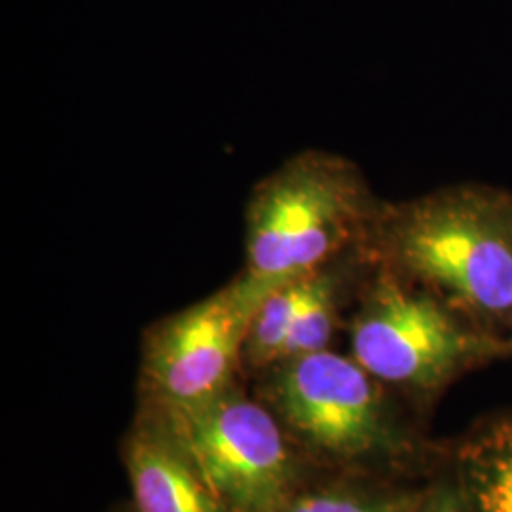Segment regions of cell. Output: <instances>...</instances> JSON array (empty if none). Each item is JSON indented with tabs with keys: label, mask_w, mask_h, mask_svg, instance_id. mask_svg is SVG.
Here are the masks:
<instances>
[{
	"label": "cell",
	"mask_w": 512,
	"mask_h": 512,
	"mask_svg": "<svg viewBox=\"0 0 512 512\" xmlns=\"http://www.w3.org/2000/svg\"><path fill=\"white\" fill-rule=\"evenodd\" d=\"M365 256L476 323L512 325V192L444 186L382 203Z\"/></svg>",
	"instance_id": "cell-1"
},
{
	"label": "cell",
	"mask_w": 512,
	"mask_h": 512,
	"mask_svg": "<svg viewBox=\"0 0 512 512\" xmlns=\"http://www.w3.org/2000/svg\"><path fill=\"white\" fill-rule=\"evenodd\" d=\"M382 203L359 165L340 154L304 150L289 158L247 203L241 291L258 308L279 287L365 253Z\"/></svg>",
	"instance_id": "cell-2"
},
{
	"label": "cell",
	"mask_w": 512,
	"mask_h": 512,
	"mask_svg": "<svg viewBox=\"0 0 512 512\" xmlns=\"http://www.w3.org/2000/svg\"><path fill=\"white\" fill-rule=\"evenodd\" d=\"M230 512H277L302 486V459L274 412L236 385L207 403H147Z\"/></svg>",
	"instance_id": "cell-3"
},
{
	"label": "cell",
	"mask_w": 512,
	"mask_h": 512,
	"mask_svg": "<svg viewBox=\"0 0 512 512\" xmlns=\"http://www.w3.org/2000/svg\"><path fill=\"white\" fill-rule=\"evenodd\" d=\"M370 264L376 272L351 323V357L372 378L433 389L505 349L439 296Z\"/></svg>",
	"instance_id": "cell-4"
},
{
	"label": "cell",
	"mask_w": 512,
	"mask_h": 512,
	"mask_svg": "<svg viewBox=\"0 0 512 512\" xmlns=\"http://www.w3.org/2000/svg\"><path fill=\"white\" fill-rule=\"evenodd\" d=\"M374 380L353 357L325 349L268 368L258 399L302 454L355 463L401 448Z\"/></svg>",
	"instance_id": "cell-5"
},
{
	"label": "cell",
	"mask_w": 512,
	"mask_h": 512,
	"mask_svg": "<svg viewBox=\"0 0 512 512\" xmlns=\"http://www.w3.org/2000/svg\"><path fill=\"white\" fill-rule=\"evenodd\" d=\"M256 306L234 279L145 334L141 397L164 406L207 403L234 384Z\"/></svg>",
	"instance_id": "cell-6"
},
{
	"label": "cell",
	"mask_w": 512,
	"mask_h": 512,
	"mask_svg": "<svg viewBox=\"0 0 512 512\" xmlns=\"http://www.w3.org/2000/svg\"><path fill=\"white\" fill-rule=\"evenodd\" d=\"M122 456L135 512H230L164 423L143 406L124 440Z\"/></svg>",
	"instance_id": "cell-7"
},
{
	"label": "cell",
	"mask_w": 512,
	"mask_h": 512,
	"mask_svg": "<svg viewBox=\"0 0 512 512\" xmlns=\"http://www.w3.org/2000/svg\"><path fill=\"white\" fill-rule=\"evenodd\" d=\"M359 255L365 253L348 256L310 275L308 291L294 319L293 329L287 338L281 361L329 349L332 334L336 329L340 287L344 281L342 270Z\"/></svg>",
	"instance_id": "cell-8"
},
{
	"label": "cell",
	"mask_w": 512,
	"mask_h": 512,
	"mask_svg": "<svg viewBox=\"0 0 512 512\" xmlns=\"http://www.w3.org/2000/svg\"><path fill=\"white\" fill-rule=\"evenodd\" d=\"M310 275L279 287L258 306L247 329L241 363L255 370H268L281 361L294 319L308 291Z\"/></svg>",
	"instance_id": "cell-9"
},
{
	"label": "cell",
	"mask_w": 512,
	"mask_h": 512,
	"mask_svg": "<svg viewBox=\"0 0 512 512\" xmlns=\"http://www.w3.org/2000/svg\"><path fill=\"white\" fill-rule=\"evenodd\" d=\"M463 494L473 512H512V427L497 431L473 450Z\"/></svg>",
	"instance_id": "cell-10"
},
{
	"label": "cell",
	"mask_w": 512,
	"mask_h": 512,
	"mask_svg": "<svg viewBox=\"0 0 512 512\" xmlns=\"http://www.w3.org/2000/svg\"><path fill=\"white\" fill-rule=\"evenodd\" d=\"M423 494L365 492L342 486L302 488L277 512H414Z\"/></svg>",
	"instance_id": "cell-11"
},
{
	"label": "cell",
	"mask_w": 512,
	"mask_h": 512,
	"mask_svg": "<svg viewBox=\"0 0 512 512\" xmlns=\"http://www.w3.org/2000/svg\"><path fill=\"white\" fill-rule=\"evenodd\" d=\"M414 512H473L463 490L439 488L421 497L420 505Z\"/></svg>",
	"instance_id": "cell-12"
}]
</instances>
